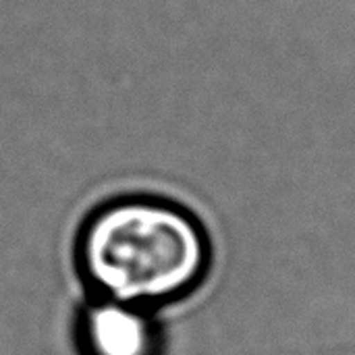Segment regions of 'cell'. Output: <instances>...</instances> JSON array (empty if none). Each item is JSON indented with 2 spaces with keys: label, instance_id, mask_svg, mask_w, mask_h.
Returning a JSON list of instances; mask_svg holds the SVG:
<instances>
[{
  "label": "cell",
  "instance_id": "7a4b0ae2",
  "mask_svg": "<svg viewBox=\"0 0 355 355\" xmlns=\"http://www.w3.org/2000/svg\"><path fill=\"white\" fill-rule=\"evenodd\" d=\"M75 341L81 355L166 354L158 310L94 295L77 316Z\"/></svg>",
  "mask_w": 355,
  "mask_h": 355
},
{
  "label": "cell",
  "instance_id": "6da1fadb",
  "mask_svg": "<svg viewBox=\"0 0 355 355\" xmlns=\"http://www.w3.org/2000/svg\"><path fill=\"white\" fill-rule=\"evenodd\" d=\"M75 264L94 297L160 312L202 289L214 248L206 225L185 204L131 193L100 204L83 220Z\"/></svg>",
  "mask_w": 355,
  "mask_h": 355
}]
</instances>
